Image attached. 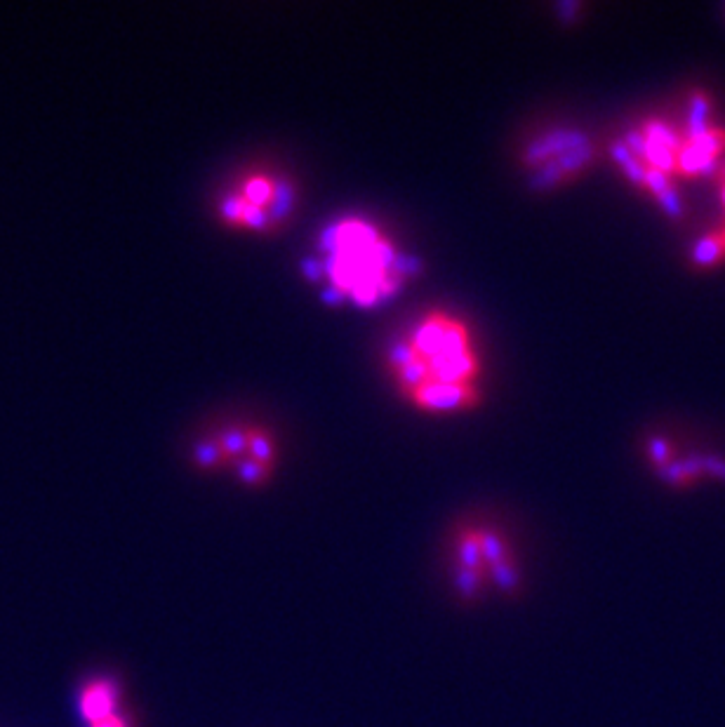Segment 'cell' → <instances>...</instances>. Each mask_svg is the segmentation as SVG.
Listing matches in <instances>:
<instances>
[{"instance_id":"obj_1","label":"cell","mask_w":725,"mask_h":727,"mask_svg":"<svg viewBox=\"0 0 725 727\" xmlns=\"http://www.w3.org/2000/svg\"><path fill=\"white\" fill-rule=\"evenodd\" d=\"M387 370L424 415H457L481 398L483 360L467 320L445 309L422 313L391 344Z\"/></svg>"},{"instance_id":"obj_2","label":"cell","mask_w":725,"mask_h":727,"mask_svg":"<svg viewBox=\"0 0 725 727\" xmlns=\"http://www.w3.org/2000/svg\"><path fill=\"white\" fill-rule=\"evenodd\" d=\"M304 271L325 302L368 311L408 288L419 259L372 219L347 215L323 226Z\"/></svg>"},{"instance_id":"obj_3","label":"cell","mask_w":725,"mask_h":727,"mask_svg":"<svg viewBox=\"0 0 725 727\" xmlns=\"http://www.w3.org/2000/svg\"><path fill=\"white\" fill-rule=\"evenodd\" d=\"M198 471H231L248 488H262L278 462L274 433L257 424H229L198 438L191 448Z\"/></svg>"},{"instance_id":"obj_4","label":"cell","mask_w":725,"mask_h":727,"mask_svg":"<svg viewBox=\"0 0 725 727\" xmlns=\"http://www.w3.org/2000/svg\"><path fill=\"white\" fill-rule=\"evenodd\" d=\"M295 203L297 189L288 177L269 170H252L224 193L217 205V217L229 229L266 233L290 217Z\"/></svg>"},{"instance_id":"obj_5","label":"cell","mask_w":725,"mask_h":727,"mask_svg":"<svg viewBox=\"0 0 725 727\" xmlns=\"http://www.w3.org/2000/svg\"><path fill=\"white\" fill-rule=\"evenodd\" d=\"M584 160H587V144L570 132L544 137L525 151V168L532 175V182L540 186L563 182Z\"/></svg>"},{"instance_id":"obj_6","label":"cell","mask_w":725,"mask_h":727,"mask_svg":"<svg viewBox=\"0 0 725 727\" xmlns=\"http://www.w3.org/2000/svg\"><path fill=\"white\" fill-rule=\"evenodd\" d=\"M121 711V685L113 678L90 680L81 692V713L90 723Z\"/></svg>"},{"instance_id":"obj_7","label":"cell","mask_w":725,"mask_h":727,"mask_svg":"<svg viewBox=\"0 0 725 727\" xmlns=\"http://www.w3.org/2000/svg\"><path fill=\"white\" fill-rule=\"evenodd\" d=\"M485 582H488V575H483V572L457 568L455 565V589H457V596H460L462 600L481 598Z\"/></svg>"},{"instance_id":"obj_8","label":"cell","mask_w":725,"mask_h":727,"mask_svg":"<svg viewBox=\"0 0 725 727\" xmlns=\"http://www.w3.org/2000/svg\"><path fill=\"white\" fill-rule=\"evenodd\" d=\"M88 727H135V720H132L125 711H116L102 720H95V723H90Z\"/></svg>"}]
</instances>
